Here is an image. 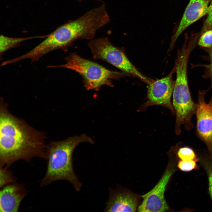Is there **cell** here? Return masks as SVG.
Returning <instances> with one entry per match:
<instances>
[{"label":"cell","instance_id":"1","mask_svg":"<svg viewBox=\"0 0 212 212\" xmlns=\"http://www.w3.org/2000/svg\"><path fill=\"white\" fill-rule=\"evenodd\" d=\"M46 137L44 132L11 114L1 99L0 167L8 168L21 159L29 162L35 157L44 158Z\"/></svg>","mask_w":212,"mask_h":212},{"label":"cell","instance_id":"2","mask_svg":"<svg viewBox=\"0 0 212 212\" xmlns=\"http://www.w3.org/2000/svg\"><path fill=\"white\" fill-rule=\"evenodd\" d=\"M110 21L103 4L59 27L41 43V47L47 53L58 49L66 50L76 40L92 39L97 31Z\"/></svg>","mask_w":212,"mask_h":212},{"label":"cell","instance_id":"3","mask_svg":"<svg viewBox=\"0 0 212 212\" xmlns=\"http://www.w3.org/2000/svg\"><path fill=\"white\" fill-rule=\"evenodd\" d=\"M85 142L94 143L92 139L83 134L60 141H52L46 145L44 158L47 161V169L41 181V186L57 180H65L72 184L77 191H79L82 183L74 171L72 154L78 145Z\"/></svg>","mask_w":212,"mask_h":212},{"label":"cell","instance_id":"4","mask_svg":"<svg viewBox=\"0 0 212 212\" xmlns=\"http://www.w3.org/2000/svg\"><path fill=\"white\" fill-rule=\"evenodd\" d=\"M189 56L185 52L178 53L174 67L176 78L172 95V104L175 112V131L177 135L181 132L183 125L188 131L194 127L192 118L195 115L197 104L192 98L188 85L187 69Z\"/></svg>","mask_w":212,"mask_h":212},{"label":"cell","instance_id":"5","mask_svg":"<svg viewBox=\"0 0 212 212\" xmlns=\"http://www.w3.org/2000/svg\"><path fill=\"white\" fill-rule=\"evenodd\" d=\"M66 63L49 67H63L74 71L83 78L85 87L87 90H99L102 86L113 87L112 80H118L128 74L110 70L103 66L84 58L76 53H70L64 58Z\"/></svg>","mask_w":212,"mask_h":212},{"label":"cell","instance_id":"6","mask_svg":"<svg viewBox=\"0 0 212 212\" xmlns=\"http://www.w3.org/2000/svg\"><path fill=\"white\" fill-rule=\"evenodd\" d=\"M88 45L95 59L106 62L123 72L138 78L147 85L153 81L140 72L129 60L122 50L114 46L107 38L92 39Z\"/></svg>","mask_w":212,"mask_h":212},{"label":"cell","instance_id":"7","mask_svg":"<svg viewBox=\"0 0 212 212\" xmlns=\"http://www.w3.org/2000/svg\"><path fill=\"white\" fill-rule=\"evenodd\" d=\"M175 72L174 68L166 76L160 79L153 80L148 85V100L143 104L139 110H142L152 105L164 106L169 109L175 115V112L171 102L175 80L173 78Z\"/></svg>","mask_w":212,"mask_h":212},{"label":"cell","instance_id":"8","mask_svg":"<svg viewBox=\"0 0 212 212\" xmlns=\"http://www.w3.org/2000/svg\"><path fill=\"white\" fill-rule=\"evenodd\" d=\"M209 90L198 92L196 116V134L206 145L212 160V97L207 103L205 96Z\"/></svg>","mask_w":212,"mask_h":212},{"label":"cell","instance_id":"9","mask_svg":"<svg viewBox=\"0 0 212 212\" xmlns=\"http://www.w3.org/2000/svg\"><path fill=\"white\" fill-rule=\"evenodd\" d=\"M212 0H190L182 17L171 38L169 51L172 50L180 35L191 25L207 15Z\"/></svg>","mask_w":212,"mask_h":212},{"label":"cell","instance_id":"10","mask_svg":"<svg viewBox=\"0 0 212 212\" xmlns=\"http://www.w3.org/2000/svg\"><path fill=\"white\" fill-rule=\"evenodd\" d=\"M175 169L169 168L158 183L150 191L141 197L143 201L138 208L139 212H165L169 210L164 194L165 187Z\"/></svg>","mask_w":212,"mask_h":212},{"label":"cell","instance_id":"11","mask_svg":"<svg viewBox=\"0 0 212 212\" xmlns=\"http://www.w3.org/2000/svg\"><path fill=\"white\" fill-rule=\"evenodd\" d=\"M0 191V211L16 212L26 195L23 185L13 182L3 187Z\"/></svg>","mask_w":212,"mask_h":212},{"label":"cell","instance_id":"12","mask_svg":"<svg viewBox=\"0 0 212 212\" xmlns=\"http://www.w3.org/2000/svg\"><path fill=\"white\" fill-rule=\"evenodd\" d=\"M138 204L136 197L132 193L110 189L104 211L134 212L137 209Z\"/></svg>","mask_w":212,"mask_h":212},{"label":"cell","instance_id":"13","mask_svg":"<svg viewBox=\"0 0 212 212\" xmlns=\"http://www.w3.org/2000/svg\"><path fill=\"white\" fill-rule=\"evenodd\" d=\"M40 36L24 38L8 37L1 35L0 37V52L1 55L6 51L19 46L22 42L25 40L37 38Z\"/></svg>","mask_w":212,"mask_h":212},{"label":"cell","instance_id":"14","mask_svg":"<svg viewBox=\"0 0 212 212\" xmlns=\"http://www.w3.org/2000/svg\"><path fill=\"white\" fill-rule=\"evenodd\" d=\"M197 34L199 37L197 45L202 48L212 47V27Z\"/></svg>","mask_w":212,"mask_h":212},{"label":"cell","instance_id":"15","mask_svg":"<svg viewBox=\"0 0 212 212\" xmlns=\"http://www.w3.org/2000/svg\"><path fill=\"white\" fill-rule=\"evenodd\" d=\"M207 52L208 55L207 59L208 63L206 64H198L193 65V67H201L204 69V72L203 77L205 79L210 80L211 86L209 88L212 87V47L208 48H203Z\"/></svg>","mask_w":212,"mask_h":212},{"label":"cell","instance_id":"16","mask_svg":"<svg viewBox=\"0 0 212 212\" xmlns=\"http://www.w3.org/2000/svg\"><path fill=\"white\" fill-rule=\"evenodd\" d=\"M177 155L181 160H199L193 150L187 146L184 145L179 148L177 151Z\"/></svg>","mask_w":212,"mask_h":212},{"label":"cell","instance_id":"17","mask_svg":"<svg viewBox=\"0 0 212 212\" xmlns=\"http://www.w3.org/2000/svg\"><path fill=\"white\" fill-rule=\"evenodd\" d=\"M200 160L208 175L209 182V191L212 199V160L210 158L206 157L201 158Z\"/></svg>","mask_w":212,"mask_h":212},{"label":"cell","instance_id":"18","mask_svg":"<svg viewBox=\"0 0 212 212\" xmlns=\"http://www.w3.org/2000/svg\"><path fill=\"white\" fill-rule=\"evenodd\" d=\"M6 167H0V187L14 182L16 179Z\"/></svg>","mask_w":212,"mask_h":212},{"label":"cell","instance_id":"19","mask_svg":"<svg viewBox=\"0 0 212 212\" xmlns=\"http://www.w3.org/2000/svg\"><path fill=\"white\" fill-rule=\"evenodd\" d=\"M195 160H181L178 164V166L180 169L185 172L191 171L198 167Z\"/></svg>","mask_w":212,"mask_h":212},{"label":"cell","instance_id":"20","mask_svg":"<svg viewBox=\"0 0 212 212\" xmlns=\"http://www.w3.org/2000/svg\"><path fill=\"white\" fill-rule=\"evenodd\" d=\"M211 9L207 15V17L200 30L203 31L212 27V1L211 4Z\"/></svg>","mask_w":212,"mask_h":212},{"label":"cell","instance_id":"21","mask_svg":"<svg viewBox=\"0 0 212 212\" xmlns=\"http://www.w3.org/2000/svg\"><path fill=\"white\" fill-rule=\"evenodd\" d=\"M77 0L79 1H82V0ZM93 0L97 1L102 2V1L101 0Z\"/></svg>","mask_w":212,"mask_h":212}]
</instances>
